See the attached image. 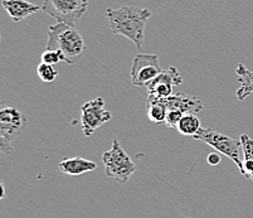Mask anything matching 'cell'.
Returning <instances> with one entry per match:
<instances>
[{
	"mask_svg": "<svg viewBox=\"0 0 253 218\" xmlns=\"http://www.w3.org/2000/svg\"><path fill=\"white\" fill-rule=\"evenodd\" d=\"M106 17L109 27L114 34L126 37L127 40L141 50L145 40V25L151 18L148 8L137 6H121L119 9H107Z\"/></svg>",
	"mask_w": 253,
	"mask_h": 218,
	"instance_id": "cell-1",
	"label": "cell"
},
{
	"mask_svg": "<svg viewBox=\"0 0 253 218\" xmlns=\"http://www.w3.org/2000/svg\"><path fill=\"white\" fill-rule=\"evenodd\" d=\"M47 49L58 50L62 61L73 65L80 61L86 50V44L82 34L76 29L75 25L66 23H57L48 28Z\"/></svg>",
	"mask_w": 253,
	"mask_h": 218,
	"instance_id": "cell-2",
	"label": "cell"
},
{
	"mask_svg": "<svg viewBox=\"0 0 253 218\" xmlns=\"http://www.w3.org/2000/svg\"><path fill=\"white\" fill-rule=\"evenodd\" d=\"M102 162L105 165L106 176L114 179L121 184H125L136 171L134 160L128 157L117 140L112 143L110 150L103 153Z\"/></svg>",
	"mask_w": 253,
	"mask_h": 218,
	"instance_id": "cell-3",
	"label": "cell"
},
{
	"mask_svg": "<svg viewBox=\"0 0 253 218\" xmlns=\"http://www.w3.org/2000/svg\"><path fill=\"white\" fill-rule=\"evenodd\" d=\"M193 139L208 144L209 146L215 149L219 154H223L227 158H229L232 162L236 163L241 174L242 175L245 174L243 162L241 160V157H239V148L242 146L241 140L232 139V137L220 134L219 131L211 129V128H201V130L197 132V135Z\"/></svg>",
	"mask_w": 253,
	"mask_h": 218,
	"instance_id": "cell-4",
	"label": "cell"
},
{
	"mask_svg": "<svg viewBox=\"0 0 253 218\" xmlns=\"http://www.w3.org/2000/svg\"><path fill=\"white\" fill-rule=\"evenodd\" d=\"M27 125V118L22 111L13 106L0 109V149L5 154L13 153L11 141L22 134Z\"/></svg>",
	"mask_w": 253,
	"mask_h": 218,
	"instance_id": "cell-5",
	"label": "cell"
},
{
	"mask_svg": "<svg viewBox=\"0 0 253 218\" xmlns=\"http://www.w3.org/2000/svg\"><path fill=\"white\" fill-rule=\"evenodd\" d=\"M88 8V0H44L42 10L59 23L75 25Z\"/></svg>",
	"mask_w": 253,
	"mask_h": 218,
	"instance_id": "cell-6",
	"label": "cell"
},
{
	"mask_svg": "<svg viewBox=\"0 0 253 218\" xmlns=\"http://www.w3.org/2000/svg\"><path fill=\"white\" fill-rule=\"evenodd\" d=\"M80 116L84 136H91L98 128L112 119L111 112L105 109V100L102 97H96L84 102L81 106Z\"/></svg>",
	"mask_w": 253,
	"mask_h": 218,
	"instance_id": "cell-7",
	"label": "cell"
},
{
	"mask_svg": "<svg viewBox=\"0 0 253 218\" xmlns=\"http://www.w3.org/2000/svg\"><path fill=\"white\" fill-rule=\"evenodd\" d=\"M164 70L159 66L156 54H137L131 66V81L137 87H146Z\"/></svg>",
	"mask_w": 253,
	"mask_h": 218,
	"instance_id": "cell-8",
	"label": "cell"
},
{
	"mask_svg": "<svg viewBox=\"0 0 253 218\" xmlns=\"http://www.w3.org/2000/svg\"><path fill=\"white\" fill-rule=\"evenodd\" d=\"M151 97V96H150ZM155 98V97H153ZM162 101L163 104L167 106L168 111L169 110H178V111L185 114H198L203 110V104L198 97L188 93H174L168 98H156Z\"/></svg>",
	"mask_w": 253,
	"mask_h": 218,
	"instance_id": "cell-9",
	"label": "cell"
},
{
	"mask_svg": "<svg viewBox=\"0 0 253 218\" xmlns=\"http://www.w3.org/2000/svg\"><path fill=\"white\" fill-rule=\"evenodd\" d=\"M3 6L14 23L22 22L29 15L42 10V6L29 3L27 0H3Z\"/></svg>",
	"mask_w": 253,
	"mask_h": 218,
	"instance_id": "cell-10",
	"label": "cell"
},
{
	"mask_svg": "<svg viewBox=\"0 0 253 218\" xmlns=\"http://www.w3.org/2000/svg\"><path fill=\"white\" fill-rule=\"evenodd\" d=\"M59 171L67 175H81V174L88 173L97 168L95 162L84 159L81 157L66 158L58 164Z\"/></svg>",
	"mask_w": 253,
	"mask_h": 218,
	"instance_id": "cell-11",
	"label": "cell"
},
{
	"mask_svg": "<svg viewBox=\"0 0 253 218\" xmlns=\"http://www.w3.org/2000/svg\"><path fill=\"white\" fill-rule=\"evenodd\" d=\"M236 72L238 76V82L241 85V87L237 89V97L239 101H243L247 96L253 93V72L247 70V67L242 63L237 66Z\"/></svg>",
	"mask_w": 253,
	"mask_h": 218,
	"instance_id": "cell-12",
	"label": "cell"
},
{
	"mask_svg": "<svg viewBox=\"0 0 253 218\" xmlns=\"http://www.w3.org/2000/svg\"><path fill=\"white\" fill-rule=\"evenodd\" d=\"M239 140L243 149V175L253 182V140L247 134L241 135Z\"/></svg>",
	"mask_w": 253,
	"mask_h": 218,
	"instance_id": "cell-13",
	"label": "cell"
},
{
	"mask_svg": "<svg viewBox=\"0 0 253 218\" xmlns=\"http://www.w3.org/2000/svg\"><path fill=\"white\" fill-rule=\"evenodd\" d=\"M146 107H148V118L149 120L155 124H165L168 115V109L162 101L148 96L146 101Z\"/></svg>",
	"mask_w": 253,
	"mask_h": 218,
	"instance_id": "cell-14",
	"label": "cell"
},
{
	"mask_svg": "<svg viewBox=\"0 0 253 218\" xmlns=\"http://www.w3.org/2000/svg\"><path fill=\"white\" fill-rule=\"evenodd\" d=\"M201 121L195 116V114H185L178 124V131L185 136L194 137L197 132L201 130Z\"/></svg>",
	"mask_w": 253,
	"mask_h": 218,
	"instance_id": "cell-15",
	"label": "cell"
},
{
	"mask_svg": "<svg viewBox=\"0 0 253 218\" xmlns=\"http://www.w3.org/2000/svg\"><path fill=\"white\" fill-rule=\"evenodd\" d=\"M181 82H183V77L179 75L178 70H176L175 67H169L167 71H163V72L160 73L155 80H153L149 85L169 84L172 85V86H179V85H181Z\"/></svg>",
	"mask_w": 253,
	"mask_h": 218,
	"instance_id": "cell-16",
	"label": "cell"
},
{
	"mask_svg": "<svg viewBox=\"0 0 253 218\" xmlns=\"http://www.w3.org/2000/svg\"><path fill=\"white\" fill-rule=\"evenodd\" d=\"M37 73H38V77L43 82H53L58 77V71L52 65H47V63H43V62L39 63L38 68H37Z\"/></svg>",
	"mask_w": 253,
	"mask_h": 218,
	"instance_id": "cell-17",
	"label": "cell"
},
{
	"mask_svg": "<svg viewBox=\"0 0 253 218\" xmlns=\"http://www.w3.org/2000/svg\"><path fill=\"white\" fill-rule=\"evenodd\" d=\"M41 61H42L43 63H47V65L52 66L57 65L59 62H63L62 61L61 53H59L58 50L47 49V48H45V50L42 53V56H41Z\"/></svg>",
	"mask_w": 253,
	"mask_h": 218,
	"instance_id": "cell-18",
	"label": "cell"
},
{
	"mask_svg": "<svg viewBox=\"0 0 253 218\" xmlns=\"http://www.w3.org/2000/svg\"><path fill=\"white\" fill-rule=\"evenodd\" d=\"M183 112L178 111V110H169L167 115V120H165V125L171 129H176L180 119L183 118Z\"/></svg>",
	"mask_w": 253,
	"mask_h": 218,
	"instance_id": "cell-19",
	"label": "cell"
},
{
	"mask_svg": "<svg viewBox=\"0 0 253 218\" xmlns=\"http://www.w3.org/2000/svg\"><path fill=\"white\" fill-rule=\"evenodd\" d=\"M207 162L209 165H218L220 163V154L219 153H211L207 158Z\"/></svg>",
	"mask_w": 253,
	"mask_h": 218,
	"instance_id": "cell-20",
	"label": "cell"
},
{
	"mask_svg": "<svg viewBox=\"0 0 253 218\" xmlns=\"http://www.w3.org/2000/svg\"><path fill=\"white\" fill-rule=\"evenodd\" d=\"M0 184H1V198H4V196H5V187H4L3 182L0 183Z\"/></svg>",
	"mask_w": 253,
	"mask_h": 218,
	"instance_id": "cell-21",
	"label": "cell"
}]
</instances>
